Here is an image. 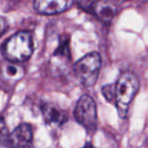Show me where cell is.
Wrapping results in <instances>:
<instances>
[{"instance_id": "obj_6", "label": "cell", "mask_w": 148, "mask_h": 148, "mask_svg": "<svg viewBox=\"0 0 148 148\" xmlns=\"http://www.w3.org/2000/svg\"><path fill=\"white\" fill-rule=\"evenodd\" d=\"M25 76V69L18 63L10 62L0 67V82L5 88L12 87Z\"/></svg>"}, {"instance_id": "obj_9", "label": "cell", "mask_w": 148, "mask_h": 148, "mask_svg": "<svg viewBox=\"0 0 148 148\" xmlns=\"http://www.w3.org/2000/svg\"><path fill=\"white\" fill-rule=\"evenodd\" d=\"M92 13L103 23H111L117 13V6L111 0H97L91 6Z\"/></svg>"}, {"instance_id": "obj_2", "label": "cell", "mask_w": 148, "mask_h": 148, "mask_svg": "<svg viewBox=\"0 0 148 148\" xmlns=\"http://www.w3.org/2000/svg\"><path fill=\"white\" fill-rule=\"evenodd\" d=\"M4 57L8 61L21 63L29 59L34 52L33 36L29 32H18L11 36L2 47Z\"/></svg>"}, {"instance_id": "obj_11", "label": "cell", "mask_w": 148, "mask_h": 148, "mask_svg": "<svg viewBox=\"0 0 148 148\" xmlns=\"http://www.w3.org/2000/svg\"><path fill=\"white\" fill-rule=\"evenodd\" d=\"M103 95L109 101H115V85L108 84L103 87Z\"/></svg>"}, {"instance_id": "obj_15", "label": "cell", "mask_w": 148, "mask_h": 148, "mask_svg": "<svg viewBox=\"0 0 148 148\" xmlns=\"http://www.w3.org/2000/svg\"><path fill=\"white\" fill-rule=\"evenodd\" d=\"M118 1H120V2H125V1H129V0H118Z\"/></svg>"}, {"instance_id": "obj_10", "label": "cell", "mask_w": 148, "mask_h": 148, "mask_svg": "<svg viewBox=\"0 0 148 148\" xmlns=\"http://www.w3.org/2000/svg\"><path fill=\"white\" fill-rule=\"evenodd\" d=\"M55 56L62 58V59H70V48H69V38L68 36L63 35L60 37L59 45L55 51Z\"/></svg>"}, {"instance_id": "obj_4", "label": "cell", "mask_w": 148, "mask_h": 148, "mask_svg": "<svg viewBox=\"0 0 148 148\" xmlns=\"http://www.w3.org/2000/svg\"><path fill=\"white\" fill-rule=\"evenodd\" d=\"M74 117L87 132L93 133L97 126V111L95 99L87 95H82L76 103Z\"/></svg>"}, {"instance_id": "obj_16", "label": "cell", "mask_w": 148, "mask_h": 148, "mask_svg": "<svg viewBox=\"0 0 148 148\" xmlns=\"http://www.w3.org/2000/svg\"><path fill=\"white\" fill-rule=\"evenodd\" d=\"M0 67H1V66H0Z\"/></svg>"}, {"instance_id": "obj_1", "label": "cell", "mask_w": 148, "mask_h": 148, "mask_svg": "<svg viewBox=\"0 0 148 148\" xmlns=\"http://www.w3.org/2000/svg\"><path fill=\"white\" fill-rule=\"evenodd\" d=\"M139 87L140 82L136 74L128 71L120 74L115 84V103L121 118H126Z\"/></svg>"}, {"instance_id": "obj_7", "label": "cell", "mask_w": 148, "mask_h": 148, "mask_svg": "<svg viewBox=\"0 0 148 148\" xmlns=\"http://www.w3.org/2000/svg\"><path fill=\"white\" fill-rule=\"evenodd\" d=\"M73 0H35L34 7L41 14H58L66 11Z\"/></svg>"}, {"instance_id": "obj_8", "label": "cell", "mask_w": 148, "mask_h": 148, "mask_svg": "<svg viewBox=\"0 0 148 148\" xmlns=\"http://www.w3.org/2000/svg\"><path fill=\"white\" fill-rule=\"evenodd\" d=\"M42 114L45 122L49 125H62L68 119L66 112L52 103H45L42 107Z\"/></svg>"}, {"instance_id": "obj_14", "label": "cell", "mask_w": 148, "mask_h": 148, "mask_svg": "<svg viewBox=\"0 0 148 148\" xmlns=\"http://www.w3.org/2000/svg\"><path fill=\"white\" fill-rule=\"evenodd\" d=\"M82 148H95V147H93V146H92V145H91V144L87 143V144H85V145H84V146H83V147H82Z\"/></svg>"}, {"instance_id": "obj_13", "label": "cell", "mask_w": 148, "mask_h": 148, "mask_svg": "<svg viewBox=\"0 0 148 148\" xmlns=\"http://www.w3.org/2000/svg\"><path fill=\"white\" fill-rule=\"evenodd\" d=\"M7 29V21L4 17L0 16V37L5 33Z\"/></svg>"}, {"instance_id": "obj_3", "label": "cell", "mask_w": 148, "mask_h": 148, "mask_svg": "<svg viewBox=\"0 0 148 148\" xmlns=\"http://www.w3.org/2000/svg\"><path fill=\"white\" fill-rule=\"evenodd\" d=\"M101 68V56L91 52L83 56L74 65V72L77 79L85 86H92L97 80Z\"/></svg>"}, {"instance_id": "obj_5", "label": "cell", "mask_w": 148, "mask_h": 148, "mask_svg": "<svg viewBox=\"0 0 148 148\" xmlns=\"http://www.w3.org/2000/svg\"><path fill=\"white\" fill-rule=\"evenodd\" d=\"M32 143L33 129L31 125L21 124L0 140V148H31Z\"/></svg>"}, {"instance_id": "obj_12", "label": "cell", "mask_w": 148, "mask_h": 148, "mask_svg": "<svg viewBox=\"0 0 148 148\" xmlns=\"http://www.w3.org/2000/svg\"><path fill=\"white\" fill-rule=\"evenodd\" d=\"M7 134H8V132H7L6 124H5L4 120L0 119V140L2 139L4 136H6Z\"/></svg>"}]
</instances>
